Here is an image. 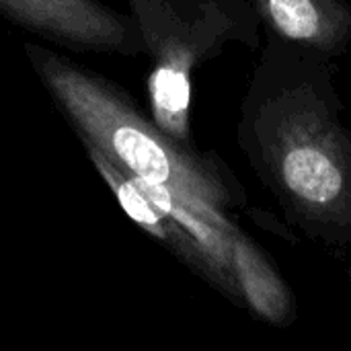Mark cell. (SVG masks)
Returning a JSON list of instances; mask_svg holds the SVG:
<instances>
[{
  "label": "cell",
  "mask_w": 351,
  "mask_h": 351,
  "mask_svg": "<svg viewBox=\"0 0 351 351\" xmlns=\"http://www.w3.org/2000/svg\"><path fill=\"white\" fill-rule=\"evenodd\" d=\"M333 58L267 35L237 121L249 167L304 239L351 251V128Z\"/></svg>",
  "instance_id": "cell-1"
},
{
  "label": "cell",
  "mask_w": 351,
  "mask_h": 351,
  "mask_svg": "<svg viewBox=\"0 0 351 351\" xmlns=\"http://www.w3.org/2000/svg\"><path fill=\"white\" fill-rule=\"evenodd\" d=\"M27 56L80 140L99 148L128 175L187 206L214 208L228 216L247 210L243 183L216 152L173 142L103 76L39 45H27Z\"/></svg>",
  "instance_id": "cell-2"
},
{
  "label": "cell",
  "mask_w": 351,
  "mask_h": 351,
  "mask_svg": "<svg viewBox=\"0 0 351 351\" xmlns=\"http://www.w3.org/2000/svg\"><path fill=\"white\" fill-rule=\"evenodd\" d=\"M144 53L154 125L181 146L191 144L193 74L226 45L257 49L261 19L249 0H125Z\"/></svg>",
  "instance_id": "cell-3"
},
{
  "label": "cell",
  "mask_w": 351,
  "mask_h": 351,
  "mask_svg": "<svg viewBox=\"0 0 351 351\" xmlns=\"http://www.w3.org/2000/svg\"><path fill=\"white\" fill-rule=\"evenodd\" d=\"M0 12L12 23L74 49L121 56L144 51L134 19L99 0H0Z\"/></svg>",
  "instance_id": "cell-4"
},
{
  "label": "cell",
  "mask_w": 351,
  "mask_h": 351,
  "mask_svg": "<svg viewBox=\"0 0 351 351\" xmlns=\"http://www.w3.org/2000/svg\"><path fill=\"white\" fill-rule=\"evenodd\" d=\"M269 37L329 58L350 51V0H249Z\"/></svg>",
  "instance_id": "cell-5"
},
{
  "label": "cell",
  "mask_w": 351,
  "mask_h": 351,
  "mask_svg": "<svg viewBox=\"0 0 351 351\" xmlns=\"http://www.w3.org/2000/svg\"><path fill=\"white\" fill-rule=\"evenodd\" d=\"M97 173L105 179L113 195L117 197L123 212L154 241L165 245L185 267H189L197 278L208 282L214 290L222 294V282L202 249L195 245V241L167 214L162 212L136 183L134 177H130L121 167H117L109 156H105L99 148H95L88 142H82Z\"/></svg>",
  "instance_id": "cell-6"
},
{
  "label": "cell",
  "mask_w": 351,
  "mask_h": 351,
  "mask_svg": "<svg viewBox=\"0 0 351 351\" xmlns=\"http://www.w3.org/2000/svg\"><path fill=\"white\" fill-rule=\"evenodd\" d=\"M232 271L245 306L255 319L288 327L296 319V300L271 257L239 226L232 237Z\"/></svg>",
  "instance_id": "cell-7"
},
{
  "label": "cell",
  "mask_w": 351,
  "mask_h": 351,
  "mask_svg": "<svg viewBox=\"0 0 351 351\" xmlns=\"http://www.w3.org/2000/svg\"><path fill=\"white\" fill-rule=\"evenodd\" d=\"M350 282H351V271H350Z\"/></svg>",
  "instance_id": "cell-8"
},
{
  "label": "cell",
  "mask_w": 351,
  "mask_h": 351,
  "mask_svg": "<svg viewBox=\"0 0 351 351\" xmlns=\"http://www.w3.org/2000/svg\"><path fill=\"white\" fill-rule=\"evenodd\" d=\"M350 53H351V45H350Z\"/></svg>",
  "instance_id": "cell-9"
}]
</instances>
